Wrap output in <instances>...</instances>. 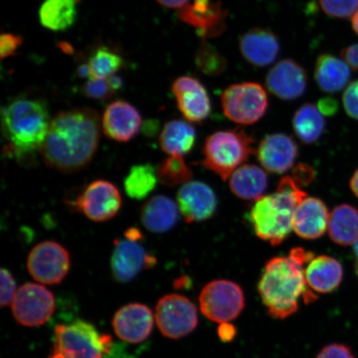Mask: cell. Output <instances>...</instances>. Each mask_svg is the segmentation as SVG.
<instances>
[{"label":"cell","instance_id":"obj_31","mask_svg":"<svg viewBox=\"0 0 358 358\" xmlns=\"http://www.w3.org/2000/svg\"><path fill=\"white\" fill-rule=\"evenodd\" d=\"M157 179L156 169L151 164L136 165L124 179L125 192L132 199H145L155 190Z\"/></svg>","mask_w":358,"mask_h":358},{"label":"cell","instance_id":"obj_34","mask_svg":"<svg viewBox=\"0 0 358 358\" xmlns=\"http://www.w3.org/2000/svg\"><path fill=\"white\" fill-rule=\"evenodd\" d=\"M196 64L206 75L218 76L226 71L227 62L226 58L203 38L196 55Z\"/></svg>","mask_w":358,"mask_h":358},{"label":"cell","instance_id":"obj_28","mask_svg":"<svg viewBox=\"0 0 358 358\" xmlns=\"http://www.w3.org/2000/svg\"><path fill=\"white\" fill-rule=\"evenodd\" d=\"M328 231L336 244L355 245L358 241V210L348 204L336 207L329 216Z\"/></svg>","mask_w":358,"mask_h":358},{"label":"cell","instance_id":"obj_20","mask_svg":"<svg viewBox=\"0 0 358 358\" xmlns=\"http://www.w3.org/2000/svg\"><path fill=\"white\" fill-rule=\"evenodd\" d=\"M141 123L140 112L124 101L112 102L102 117L103 132L110 140L118 142H128L136 137Z\"/></svg>","mask_w":358,"mask_h":358},{"label":"cell","instance_id":"obj_33","mask_svg":"<svg viewBox=\"0 0 358 358\" xmlns=\"http://www.w3.org/2000/svg\"><path fill=\"white\" fill-rule=\"evenodd\" d=\"M87 64L92 78L106 79L117 73L123 65V59L110 49L99 48L90 57Z\"/></svg>","mask_w":358,"mask_h":358},{"label":"cell","instance_id":"obj_23","mask_svg":"<svg viewBox=\"0 0 358 358\" xmlns=\"http://www.w3.org/2000/svg\"><path fill=\"white\" fill-rule=\"evenodd\" d=\"M307 284L315 292L329 294L339 287L343 279V268L335 258L329 256L315 257L306 270Z\"/></svg>","mask_w":358,"mask_h":358},{"label":"cell","instance_id":"obj_7","mask_svg":"<svg viewBox=\"0 0 358 358\" xmlns=\"http://www.w3.org/2000/svg\"><path fill=\"white\" fill-rule=\"evenodd\" d=\"M221 100L224 114L231 122L239 124L259 122L268 106L266 90L257 83L231 85L224 90Z\"/></svg>","mask_w":358,"mask_h":358},{"label":"cell","instance_id":"obj_16","mask_svg":"<svg viewBox=\"0 0 358 358\" xmlns=\"http://www.w3.org/2000/svg\"><path fill=\"white\" fill-rule=\"evenodd\" d=\"M172 92L182 115L190 122H204L211 113V100L199 80L192 77H180L174 80Z\"/></svg>","mask_w":358,"mask_h":358},{"label":"cell","instance_id":"obj_3","mask_svg":"<svg viewBox=\"0 0 358 358\" xmlns=\"http://www.w3.org/2000/svg\"><path fill=\"white\" fill-rule=\"evenodd\" d=\"M48 106L37 98L17 97L2 110V131L17 159L41 150L51 123Z\"/></svg>","mask_w":358,"mask_h":358},{"label":"cell","instance_id":"obj_41","mask_svg":"<svg viewBox=\"0 0 358 358\" xmlns=\"http://www.w3.org/2000/svg\"><path fill=\"white\" fill-rule=\"evenodd\" d=\"M316 358H355L351 348L344 344L333 343L324 347Z\"/></svg>","mask_w":358,"mask_h":358},{"label":"cell","instance_id":"obj_14","mask_svg":"<svg viewBox=\"0 0 358 358\" xmlns=\"http://www.w3.org/2000/svg\"><path fill=\"white\" fill-rule=\"evenodd\" d=\"M140 241L127 237L115 240L110 265L116 280L127 283L136 278L143 270L155 265L156 259L147 252Z\"/></svg>","mask_w":358,"mask_h":358},{"label":"cell","instance_id":"obj_21","mask_svg":"<svg viewBox=\"0 0 358 358\" xmlns=\"http://www.w3.org/2000/svg\"><path fill=\"white\" fill-rule=\"evenodd\" d=\"M329 216L323 201L307 196L295 209L293 230L303 239L320 238L328 230Z\"/></svg>","mask_w":358,"mask_h":358},{"label":"cell","instance_id":"obj_22","mask_svg":"<svg viewBox=\"0 0 358 358\" xmlns=\"http://www.w3.org/2000/svg\"><path fill=\"white\" fill-rule=\"evenodd\" d=\"M240 51L249 64L264 67L270 66L276 60L280 55V45L271 30L255 28L241 37Z\"/></svg>","mask_w":358,"mask_h":358},{"label":"cell","instance_id":"obj_37","mask_svg":"<svg viewBox=\"0 0 358 358\" xmlns=\"http://www.w3.org/2000/svg\"><path fill=\"white\" fill-rule=\"evenodd\" d=\"M16 282L13 279L10 271L7 268L1 270V296H0V304L1 307L11 306L13 299L17 293Z\"/></svg>","mask_w":358,"mask_h":358},{"label":"cell","instance_id":"obj_29","mask_svg":"<svg viewBox=\"0 0 358 358\" xmlns=\"http://www.w3.org/2000/svg\"><path fill=\"white\" fill-rule=\"evenodd\" d=\"M77 17V0H44L39 10L41 24L55 32L70 29Z\"/></svg>","mask_w":358,"mask_h":358},{"label":"cell","instance_id":"obj_24","mask_svg":"<svg viewBox=\"0 0 358 358\" xmlns=\"http://www.w3.org/2000/svg\"><path fill=\"white\" fill-rule=\"evenodd\" d=\"M177 206L166 196H153L141 208L143 226L154 234H164L173 229L178 220Z\"/></svg>","mask_w":358,"mask_h":358},{"label":"cell","instance_id":"obj_15","mask_svg":"<svg viewBox=\"0 0 358 358\" xmlns=\"http://www.w3.org/2000/svg\"><path fill=\"white\" fill-rule=\"evenodd\" d=\"M268 91L284 101H294L306 93L308 74L292 59L281 60L268 71L266 78Z\"/></svg>","mask_w":358,"mask_h":358},{"label":"cell","instance_id":"obj_43","mask_svg":"<svg viewBox=\"0 0 358 358\" xmlns=\"http://www.w3.org/2000/svg\"><path fill=\"white\" fill-rule=\"evenodd\" d=\"M341 56L352 69L358 70V43L344 48Z\"/></svg>","mask_w":358,"mask_h":358},{"label":"cell","instance_id":"obj_44","mask_svg":"<svg viewBox=\"0 0 358 358\" xmlns=\"http://www.w3.org/2000/svg\"><path fill=\"white\" fill-rule=\"evenodd\" d=\"M317 107L322 114L330 116L338 111V104L333 98L324 97L317 102Z\"/></svg>","mask_w":358,"mask_h":358},{"label":"cell","instance_id":"obj_9","mask_svg":"<svg viewBox=\"0 0 358 358\" xmlns=\"http://www.w3.org/2000/svg\"><path fill=\"white\" fill-rule=\"evenodd\" d=\"M155 321L165 338H182L194 332L198 326V311L183 295L167 294L157 303Z\"/></svg>","mask_w":358,"mask_h":358},{"label":"cell","instance_id":"obj_13","mask_svg":"<svg viewBox=\"0 0 358 358\" xmlns=\"http://www.w3.org/2000/svg\"><path fill=\"white\" fill-rule=\"evenodd\" d=\"M228 12L219 0H194L178 10V17L203 38L218 37L226 30Z\"/></svg>","mask_w":358,"mask_h":358},{"label":"cell","instance_id":"obj_36","mask_svg":"<svg viewBox=\"0 0 358 358\" xmlns=\"http://www.w3.org/2000/svg\"><path fill=\"white\" fill-rule=\"evenodd\" d=\"M83 93L89 98L97 101H107L113 96L115 92L108 80L90 78L83 88Z\"/></svg>","mask_w":358,"mask_h":358},{"label":"cell","instance_id":"obj_38","mask_svg":"<svg viewBox=\"0 0 358 358\" xmlns=\"http://www.w3.org/2000/svg\"><path fill=\"white\" fill-rule=\"evenodd\" d=\"M343 104L347 114L358 120V80L348 85L343 95Z\"/></svg>","mask_w":358,"mask_h":358},{"label":"cell","instance_id":"obj_25","mask_svg":"<svg viewBox=\"0 0 358 358\" xmlns=\"http://www.w3.org/2000/svg\"><path fill=\"white\" fill-rule=\"evenodd\" d=\"M351 69L345 61L331 55L317 58L315 78L321 91L336 93L345 87L351 78Z\"/></svg>","mask_w":358,"mask_h":358},{"label":"cell","instance_id":"obj_5","mask_svg":"<svg viewBox=\"0 0 358 358\" xmlns=\"http://www.w3.org/2000/svg\"><path fill=\"white\" fill-rule=\"evenodd\" d=\"M254 143L243 129L215 132L205 141L201 164L226 181L255 153Z\"/></svg>","mask_w":358,"mask_h":358},{"label":"cell","instance_id":"obj_17","mask_svg":"<svg viewBox=\"0 0 358 358\" xmlns=\"http://www.w3.org/2000/svg\"><path fill=\"white\" fill-rule=\"evenodd\" d=\"M177 205L187 222H203L211 218L216 212L217 199L206 183L190 181L178 190Z\"/></svg>","mask_w":358,"mask_h":358},{"label":"cell","instance_id":"obj_45","mask_svg":"<svg viewBox=\"0 0 358 358\" xmlns=\"http://www.w3.org/2000/svg\"><path fill=\"white\" fill-rule=\"evenodd\" d=\"M217 331L219 338L225 343L231 342L236 334L235 327L229 323L221 324Z\"/></svg>","mask_w":358,"mask_h":358},{"label":"cell","instance_id":"obj_46","mask_svg":"<svg viewBox=\"0 0 358 358\" xmlns=\"http://www.w3.org/2000/svg\"><path fill=\"white\" fill-rule=\"evenodd\" d=\"M189 1L190 0H157V2L159 3L161 6L169 8H178V10L186 6Z\"/></svg>","mask_w":358,"mask_h":358},{"label":"cell","instance_id":"obj_1","mask_svg":"<svg viewBox=\"0 0 358 358\" xmlns=\"http://www.w3.org/2000/svg\"><path fill=\"white\" fill-rule=\"evenodd\" d=\"M100 129L96 110L75 108L59 112L51 120L41 148L44 163L66 173L86 167L97 150Z\"/></svg>","mask_w":358,"mask_h":358},{"label":"cell","instance_id":"obj_47","mask_svg":"<svg viewBox=\"0 0 358 358\" xmlns=\"http://www.w3.org/2000/svg\"><path fill=\"white\" fill-rule=\"evenodd\" d=\"M112 88L114 89V91L116 92L122 88L123 86L122 79L118 77V76H111V77L107 78Z\"/></svg>","mask_w":358,"mask_h":358},{"label":"cell","instance_id":"obj_8","mask_svg":"<svg viewBox=\"0 0 358 358\" xmlns=\"http://www.w3.org/2000/svg\"><path fill=\"white\" fill-rule=\"evenodd\" d=\"M201 313L218 324L230 323L243 311L245 299L243 289L234 281L217 280L209 282L201 291Z\"/></svg>","mask_w":358,"mask_h":358},{"label":"cell","instance_id":"obj_50","mask_svg":"<svg viewBox=\"0 0 358 358\" xmlns=\"http://www.w3.org/2000/svg\"><path fill=\"white\" fill-rule=\"evenodd\" d=\"M355 268L356 273L358 277V241L357 243L355 245Z\"/></svg>","mask_w":358,"mask_h":358},{"label":"cell","instance_id":"obj_30","mask_svg":"<svg viewBox=\"0 0 358 358\" xmlns=\"http://www.w3.org/2000/svg\"><path fill=\"white\" fill-rule=\"evenodd\" d=\"M293 127L295 134L303 144L315 143L324 134L326 122L317 107L304 104L294 115Z\"/></svg>","mask_w":358,"mask_h":358},{"label":"cell","instance_id":"obj_18","mask_svg":"<svg viewBox=\"0 0 358 358\" xmlns=\"http://www.w3.org/2000/svg\"><path fill=\"white\" fill-rule=\"evenodd\" d=\"M154 321L153 313L149 307L134 303L120 308L112 324L119 338L129 343L137 344L150 337Z\"/></svg>","mask_w":358,"mask_h":358},{"label":"cell","instance_id":"obj_48","mask_svg":"<svg viewBox=\"0 0 358 358\" xmlns=\"http://www.w3.org/2000/svg\"><path fill=\"white\" fill-rule=\"evenodd\" d=\"M351 189L358 199V169L353 174L350 182Z\"/></svg>","mask_w":358,"mask_h":358},{"label":"cell","instance_id":"obj_42","mask_svg":"<svg viewBox=\"0 0 358 358\" xmlns=\"http://www.w3.org/2000/svg\"><path fill=\"white\" fill-rule=\"evenodd\" d=\"M289 257L299 266H303L306 264L310 263L315 256L311 252L303 248H296L291 250Z\"/></svg>","mask_w":358,"mask_h":358},{"label":"cell","instance_id":"obj_19","mask_svg":"<svg viewBox=\"0 0 358 358\" xmlns=\"http://www.w3.org/2000/svg\"><path fill=\"white\" fill-rule=\"evenodd\" d=\"M299 155L298 146L287 134L276 133L263 138L257 150V158L268 172L282 174L294 166Z\"/></svg>","mask_w":358,"mask_h":358},{"label":"cell","instance_id":"obj_2","mask_svg":"<svg viewBox=\"0 0 358 358\" xmlns=\"http://www.w3.org/2000/svg\"><path fill=\"white\" fill-rule=\"evenodd\" d=\"M307 285L302 266L289 257H277L266 264L258 292L268 315L284 320L297 312L299 298L303 296L306 303L315 301L316 295L310 293Z\"/></svg>","mask_w":358,"mask_h":358},{"label":"cell","instance_id":"obj_49","mask_svg":"<svg viewBox=\"0 0 358 358\" xmlns=\"http://www.w3.org/2000/svg\"><path fill=\"white\" fill-rule=\"evenodd\" d=\"M352 25L353 30L358 34V10L356 12L355 15L352 16Z\"/></svg>","mask_w":358,"mask_h":358},{"label":"cell","instance_id":"obj_32","mask_svg":"<svg viewBox=\"0 0 358 358\" xmlns=\"http://www.w3.org/2000/svg\"><path fill=\"white\" fill-rule=\"evenodd\" d=\"M158 180L163 185L176 187L191 181L192 172L182 156H170L156 169Z\"/></svg>","mask_w":358,"mask_h":358},{"label":"cell","instance_id":"obj_35","mask_svg":"<svg viewBox=\"0 0 358 358\" xmlns=\"http://www.w3.org/2000/svg\"><path fill=\"white\" fill-rule=\"evenodd\" d=\"M320 6L327 15L346 19L358 10V0H320Z\"/></svg>","mask_w":358,"mask_h":358},{"label":"cell","instance_id":"obj_27","mask_svg":"<svg viewBox=\"0 0 358 358\" xmlns=\"http://www.w3.org/2000/svg\"><path fill=\"white\" fill-rule=\"evenodd\" d=\"M196 138V129L182 120H173L164 124L159 136L161 149L170 156L190 153Z\"/></svg>","mask_w":358,"mask_h":358},{"label":"cell","instance_id":"obj_40","mask_svg":"<svg viewBox=\"0 0 358 358\" xmlns=\"http://www.w3.org/2000/svg\"><path fill=\"white\" fill-rule=\"evenodd\" d=\"M315 171L310 165L299 164L293 169L292 177L297 185L302 187L310 186L315 178Z\"/></svg>","mask_w":358,"mask_h":358},{"label":"cell","instance_id":"obj_10","mask_svg":"<svg viewBox=\"0 0 358 358\" xmlns=\"http://www.w3.org/2000/svg\"><path fill=\"white\" fill-rule=\"evenodd\" d=\"M71 266L69 252L56 241H47L31 250L27 268L35 280L44 285H58L69 274Z\"/></svg>","mask_w":358,"mask_h":358},{"label":"cell","instance_id":"obj_12","mask_svg":"<svg viewBox=\"0 0 358 358\" xmlns=\"http://www.w3.org/2000/svg\"><path fill=\"white\" fill-rule=\"evenodd\" d=\"M122 196L113 183L96 180L86 187L74 201V208L90 220L104 222L115 217L122 208Z\"/></svg>","mask_w":358,"mask_h":358},{"label":"cell","instance_id":"obj_4","mask_svg":"<svg viewBox=\"0 0 358 358\" xmlns=\"http://www.w3.org/2000/svg\"><path fill=\"white\" fill-rule=\"evenodd\" d=\"M291 176L282 178L274 194L263 196L255 201L250 220L259 239L272 245H279L293 230L295 209L307 198Z\"/></svg>","mask_w":358,"mask_h":358},{"label":"cell","instance_id":"obj_11","mask_svg":"<svg viewBox=\"0 0 358 358\" xmlns=\"http://www.w3.org/2000/svg\"><path fill=\"white\" fill-rule=\"evenodd\" d=\"M13 317L25 327L43 325L55 310V299L43 285L27 283L17 289L11 304Z\"/></svg>","mask_w":358,"mask_h":358},{"label":"cell","instance_id":"obj_26","mask_svg":"<svg viewBox=\"0 0 358 358\" xmlns=\"http://www.w3.org/2000/svg\"><path fill=\"white\" fill-rule=\"evenodd\" d=\"M230 189L237 198L246 201L261 199L268 187V177L257 165L243 164L231 174Z\"/></svg>","mask_w":358,"mask_h":358},{"label":"cell","instance_id":"obj_6","mask_svg":"<svg viewBox=\"0 0 358 358\" xmlns=\"http://www.w3.org/2000/svg\"><path fill=\"white\" fill-rule=\"evenodd\" d=\"M111 338L101 334L86 321L58 325L50 358H103L110 351Z\"/></svg>","mask_w":358,"mask_h":358},{"label":"cell","instance_id":"obj_39","mask_svg":"<svg viewBox=\"0 0 358 358\" xmlns=\"http://www.w3.org/2000/svg\"><path fill=\"white\" fill-rule=\"evenodd\" d=\"M22 43V38L20 36L11 34H3L0 38V53L1 59L15 55L17 48Z\"/></svg>","mask_w":358,"mask_h":358}]
</instances>
